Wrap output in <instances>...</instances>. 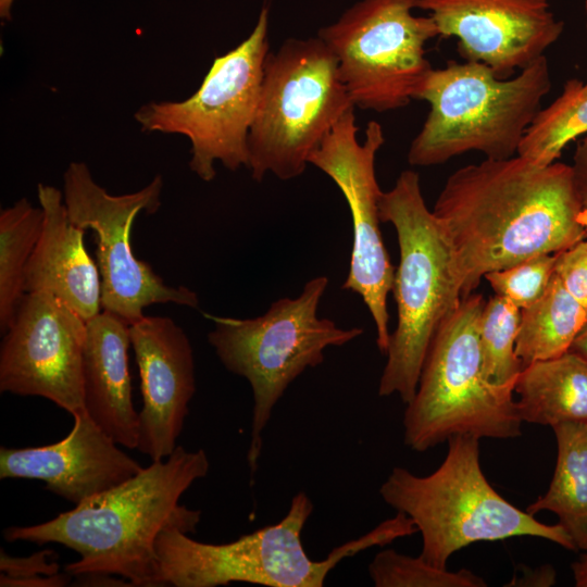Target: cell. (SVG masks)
Returning <instances> with one entry per match:
<instances>
[{"mask_svg": "<svg viewBox=\"0 0 587 587\" xmlns=\"http://www.w3.org/2000/svg\"><path fill=\"white\" fill-rule=\"evenodd\" d=\"M454 251L463 298L484 275L587 238L571 165L520 155L458 168L433 209Z\"/></svg>", "mask_w": 587, "mask_h": 587, "instance_id": "6da1fadb", "label": "cell"}, {"mask_svg": "<svg viewBox=\"0 0 587 587\" xmlns=\"http://www.w3.org/2000/svg\"><path fill=\"white\" fill-rule=\"evenodd\" d=\"M210 462L203 449L177 446L167 458L142 467L120 485L76 504L57 517L3 530L7 541L54 542L79 554L65 566L72 576L115 575L129 586L154 587L155 541L165 528L197 532L201 511L179 503L204 478Z\"/></svg>", "mask_w": 587, "mask_h": 587, "instance_id": "7a4b0ae2", "label": "cell"}, {"mask_svg": "<svg viewBox=\"0 0 587 587\" xmlns=\"http://www.w3.org/2000/svg\"><path fill=\"white\" fill-rule=\"evenodd\" d=\"M379 216L396 229L400 260L391 289L397 326L390 333L378 395H398L407 404L436 333L463 300L462 286L453 248L425 203L416 172L402 171L394 187L382 192Z\"/></svg>", "mask_w": 587, "mask_h": 587, "instance_id": "3957f363", "label": "cell"}, {"mask_svg": "<svg viewBox=\"0 0 587 587\" xmlns=\"http://www.w3.org/2000/svg\"><path fill=\"white\" fill-rule=\"evenodd\" d=\"M312 512V500L299 491L278 523L230 542H202L178 528H165L155 541L158 585L217 587L249 583L268 587H322L328 573L345 558L416 533L412 520L397 512L362 537L334 548L327 558L314 561L302 542V530Z\"/></svg>", "mask_w": 587, "mask_h": 587, "instance_id": "277c9868", "label": "cell"}, {"mask_svg": "<svg viewBox=\"0 0 587 587\" xmlns=\"http://www.w3.org/2000/svg\"><path fill=\"white\" fill-rule=\"evenodd\" d=\"M447 441V454L433 473L419 476L396 466L379 487L384 502L408 515L421 534L424 560L447 567L454 552L474 542L522 536L577 551L561 524L539 522L495 490L480 466L477 437L457 435Z\"/></svg>", "mask_w": 587, "mask_h": 587, "instance_id": "5b68a950", "label": "cell"}, {"mask_svg": "<svg viewBox=\"0 0 587 587\" xmlns=\"http://www.w3.org/2000/svg\"><path fill=\"white\" fill-rule=\"evenodd\" d=\"M550 88L546 55L507 78L480 62L433 68L415 96L429 112L410 145L409 164H444L470 151L489 160L514 157Z\"/></svg>", "mask_w": 587, "mask_h": 587, "instance_id": "8992f818", "label": "cell"}, {"mask_svg": "<svg viewBox=\"0 0 587 587\" xmlns=\"http://www.w3.org/2000/svg\"><path fill=\"white\" fill-rule=\"evenodd\" d=\"M485 302L480 294L463 298L429 346L402 421L404 445L413 451L425 452L457 435H522L514 388L490 383L483 372L478 326Z\"/></svg>", "mask_w": 587, "mask_h": 587, "instance_id": "52a82bcc", "label": "cell"}, {"mask_svg": "<svg viewBox=\"0 0 587 587\" xmlns=\"http://www.w3.org/2000/svg\"><path fill=\"white\" fill-rule=\"evenodd\" d=\"M328 286L326 276L309 280L296 298L274 301L254 319L210 317L214 328L208 340L230 373L248 380L253 395L251 438L247 462L251 477L259 466L262 434L288 386L307 369L324 361V350L341 347L363 334V328H341L317 316Z\"/></svg>", "mask_w": 587, "mask_h": 587, "instance_id": "ba28073f", "label": "cell"}, {"mask_svg": "<svg viewBox=\"0 0 587 587\" xmlns=\"http://www.w3.org/2000/svg\"><path fill=\"white\" fill-rule=\"evenodd\" d=\"M338 63L319 37L288 38L265 59L260 98L248 136L254 180L267 173L300 176L333 126L354 110Z\"/></svg>", "mask_w": 587, "mask_h": 587, "instance_id": "9c48e42d", "label": "cell"}, {"mask_svg": "<svg viewBox=\"0 0 587 587\" xmlns=\"http://www.w3.org/2000/svg\"><path fill=\"white\" fill-rule=\"evenodd\" d=\"M268 5L261 9L251 34L216 57L198 90L183 101H151L135 112L143 132L186 136L190 170L202 180L215 178L214 164L248 167V136L254 120L270 53Z\"/></svg>", "mask_w": 587, "mask_h": 587, "instance_id": "30bf717a", "label": "cell"}, {"mask_svg": "<svg viewBox=\"0 0 587 587\" xmlns=\"http://www.w3.org/2000/svg\"><path fill=\"white\" fill-rule=\"evenodd\" d=\"M417 2L361 0L319 29L355 107L382 113L415 100L433 70L425 46L439 36L429 15L412 13Z\"/></svg>", "mask_w": 587, "mask_h": 587, "instance_id": "8fae6325", "label": "cell"}, {"mask_svg": "<svg viewBox=\"0 0 587 587\" xmlns=\"http://www.w3.org/2000/svg\"><path fill=\"white\" fill-rule=\"evenodd\" d=\"M163 178L157 175L146 187L113 196L99 186L84 162H71L63 175V200L73 224L92 229L97 237V264L101 277L102 310L128 325L154 303L199 307L198 295L184 286L173 287L139 260L130 246L137 215L155 213L161 205Z\"/></svg>", "mask_w": 587, "mask_h": 587, "instance_id": "7c38bea8", "label": "cell"}, {"mask_svg": "<svg viewBox=\"0 0 587 587\" xmlns=\"http://www.w3.org/2000/svg\"><path fill=\"white\" fill-rule=\"evenodd\" d=\"M354 110L346 113L309 157V163L329 176L342 192L352 217L353 242L350 268L342 285L358 294L376 326V345L386 354L390 333L387 296L392 289L395 267L380 232L382 190L375 175V158L385 142L382 125L371 121L363 142Z\"/></svg>", "mask_w": 587, "mask_h": 587, "instance_id": "4fadbf2b", "label": "cell"}, {"mask_svg": "<svg viewBox=\"0 0 587 587\" xmlns=\"http://www.w3.org/2000/svg\"><path fill=\"white\" fill-rule=\"evenodd\" d=\"M86 321L47 291L27 292L4 333L0 391L38 396L72 415L84 411Z\"/></svg>", "mask_w": 587, "mask_h": 587, "instance_id": "5bb4252c", "label": "cell"}, {"mask_svg": "<svg viewBox=\"0 0 587 587\" xmlns=\"http://www.w3.org/2000/svg\"><path fill=\"white\" fill-rule=\"evenodd\" d=\"M440 37H454L465 61L507 78L523 70L562 35L564 22L548 0H419Z\"/></svg>", "mask_w": 587, "mask_h": 587, "instance_id": "9a60e30c", "label": "cell"}, {"mask_svg": "<svg viewBox=\"0 0 587 587\" xmlns=\"http://www.w3.org/2000/svg\"><path fill=\"white\" fill-rule=\"evenodd\" d=\"M140 376L137 449L152 462L177 448L196 392L195 360L184 329L166 316H147L129 325Z\"/></svg>", "mask_w": 587, "mask_h": 587, "instance_id": "2e32d148", "label": "cell"}, {"mask_svg": "<svg viewBox=\"0 0 587 587\" xmlns=\"http://www.w3.org/2000/svg\"><path fill=\"white\" fill-rule=\"evenodd\" d=\"M62 440L39 447L0 448V478L42 480L46 489L73 502L109 490L141 471L86 410Z\"/></svg>", "mask_w": 587, "mask_h": 587, "instance_id": "e0dca14e", "label": "cell"}, {"mask_svg": "<svg viewBox=\"0 0 587 587\" xmlns=\"http://www.w3.org/2000/svg\"><path fill=\"white\" fill-rule=\"evenodd\" d=\"M41 234L25 272V291H47L88 322L102 311L98 264L85 247L86 229L73 224L63 193L39 184Z\"/></svg>", "mask_w": 587, "mask_h": 587, "instance_id": "ac0fdd59", "label": "cell"}, {"mask_svg": "<svg viewBox=\"0 0 587 587\" xmlns=\"http://www.w3.org/2000/svg\"><path fill=\"white\" fill-rule=\"evenodd\" d=\"M129 325L102 310L86 322L83 352L84 408L116 444L137 449L139 412L132 397Z\"/></svg>", "mask_w": 587, "mask_h": 587, "instance_id": "d6986e66", "label": "cell"}, {"mask_svg": "<svg viewBox=\"0 0 587 587\" xmlns=\"http://www.w3.org/2000/svg\"><path fill=\"white\" fill-rule=\"evenodd\" d=\"M514 392L523 422L587 424V360L570 351L523 367Z\"/></svg>", "mask_w": 587, "mask_h": 587, "instance_id": "ffe728a7", "label": "cell"}, {"mask_svg": "<svg viewBox=\"0 0 587 587\" xmlns=\"http://www.w3.org/2000/svg\"><path fill=\"white\" fill-rule=\"evenodd\" d=\"M552 429L557 441L552 479L525 511L532 515L552 512L576 549L587 552V424L563 423Z\"/></svg>", "mask_w": 587, "mask_h": 587, "instance_id": "44dd1931", "label": "cell"}, {"mask_svg": "<svg viewBox=\"0 0 587 587\" xmlns=\"http://www.w3.org/2000/svg\"><path fill=\"white\" fill-rule=\"evenodd\" d=\"M586 323L587 308L564 288L553 273L542 297L521 310L515 352L523 367L567 352Z\"/></svg>", "mask_w": 587, "mask_h": 587, "instance_id": "7402d4cb", "label": "cell"}, {"mask_svg": "<svg viewBox=\"0 0 587 587\" xmlns=\"http://www.w3.org/2000/svg\"><path fill=\"white\" fill-rule=\"evenodd\" d=\"M43 225L26 198L0 212V329L5 333L26 295L25 272Z\"/></svg>", "mask_w": 587, "mask_h": 587, "instance_id": "603a6c76", "label": "cell"}, {"mask_svg": "<svg viewBox=\"0 0 587 587\" xmlns=\"http://www.w3.org/2000/svg\"><path fill=\"white\" fill-rule=\"evenodd\" d=\"M587 134V82L571 78L561 95L534 116L517 155L546 166L561 157L572 141Z\"/></svg>", "mask_w": 587, "mask_h": 587, "instance_id": "cb8c5ba5", "label": "cell"}, {"mask_svg": "<svg viewBox=\"0 0 587 587\" xmlns=\"http://www.w3.org/2000/svg\"><path fill=\"white\" fill-rule=\"evenodd\" d=\"M520 319L521 310L498 295L484 304L478 326L483 372L498 386L514 388L523 370L515 352Z\"/></svg>", "mask_w": 587, "mask_h": 587, "instance_id": "d4e9b609", "label": "cell"}, {"mask_svg": "<svg viewBox=\"0 0 587 587\" xmlns=\"http://www.w3.org/2000/svg\"><path fill=\"white\" fill-rule=\"evenodd\" d=\"M369 575L376 587H485L487 583L470 570L449 571L421 555L410 557L394 549H383L369 564Z\"/></svg>", "mask_w": 587, "mask_h": 587, "instance_id": "484cf974", "label": "cell"}, {"mask_svg": "<svg viewBox=\"0 0 587 587\" xmlns=\"http://www.w3.org/2000/svg\"><path fill=\"white\" fill-rule=\"evenodd\" d=\"M557 253H542L528 258L513 266L484 275L495 291L516 305L528 308L545 294L554 273Z\"/></svg>", "mask_w": 587, "mask_h": 587, "instance_id": "4316f807", "label": "cell"}, {"mask_svg": "<svg viewBox=\"0 0 587 587\" xmlns=\"http://www.w3.org/2000/svg\"><path fill=\"white\" fill-rule=\"evenodd\" d=\"M554 274L564 288L587 308V238L558 252Z\"/></svg>", "mask_w": 587, "mask_h": 587, "instance_id": "83f0119b", "label": "cell"}, {"mask_svg": "<svg viewBox=\"0 0 587 587\" xmlns=\"http://www.w3.org/2000/svg\"><path fill=\"white\" fill-rule=\"evenodd\" d=\"M51 551H38L29 557L14 558L1 550V576L10 579L30 578L59 573V564L51 561Z\"/></svg>", "mask_w": 587, "mask_h": 587, "instance_id": "f1b7e54d", "label": "cell"}, {"mask_svg": "<svg viewBox=\"0 0 587 587\" xmlns=\"http://www.w3.org/2000/svg\"><path fill=\"white\" fill-rule=\"evenodd\" d=\"M571 167L579 204V218L587 235V136L577 142Z\"/></svg>", "mask_w": 587, "mask_h": 587, "instance_id": "f546056e", "label": "cell"}, {"mask_svg": "<svg viewBox=\"0 0 587 587\" xmlns=\"http://www.w3.org/2000/svg\"><path fill=\"white\" fill-rule=\"evenodd\" d=\"M72 575L67 572L57 573L53 575H41L30 578L22 579H10L3 576H0V586L1 587H61L65 586Z\"/></svg>", "mask_w": 587, "mask_h": 587, "instance_id": "4dcf8cb0", "label": "cell"}, {"mask_svg": "<svg viewBox=\"0 0 587 587\" xmlns=\"http://www.w3.org/2000/svg\"><path fill=\"white\" fill-rule=\"evenodd\" d=\"M576 587H587V552L571 564Z\"/></svg>", "mask_w": 587, "mask_h": 587, "instance_id": "1f68e13d", "label": "cell"}, {"mask_svg": "<svg viewBox=\"0 0 587 587\" xmlns=\"http://www.w3.org/2000/svg\"><path fill=\"white\" fill-rule=\"evenodd\" d=\"M569 351L587 360V323L573 340Z\"/></svg>", "mask_w": 587, "mask_h": 587, "instance_id": "d6a6232c", "label": "cell"}, {"mask_svg": "<svg viewBox=\"0 0 587 587\" xmlns=\"http://www.w3.org/2000/svg\"><path fill=\"white\" fill-rule=\"evenodd\" d=\"M14 0H0V17L4 21H11V8Z\"/></svg>", "mask_w": 587, "mask_h": 587, "instance_id": "836d02e7", "label": "cell"}, {"mask_svg": "<svg viewBox=\"0 0 587 587\" xmlns=\"http://www.w3.org/2000/svg\"><path fill=\"white\" fill-rule=\"evenodd\" d=\"M585 10L587 12V0L585 1Z\"/></svg>", "mask_w": 587, "mask_h": 587, "instance_id": "e575fe53", "label": "cell"}, {"mask_svg": "<svg viewBox=\"0 0 587 587\" xmlns=\"http://www.w3.org/2000/svg\"><path fill=\"white\" fill-rule=\"evenodd\" d=\"M586 29H587V23H586Z\"/></svg>", "mask_w": 587, "mask_h": 587, "instance_id": "d590c367", "label": "cell"}]
</instances>
